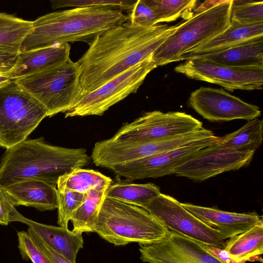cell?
Listing matches in <instances>:
<instances>
[{"label": "cell", "mask_w": 263, "mask_h": 263, "mask_svg": "<svg viewBox=\"0 0 263 263\" xmlns=\"http://www.w3.org/2000/svg\"><path fill=\"white\" fill-rule=\"evenodd\" d=\"M177 25L146 28L126 22L97 36L77 62L80 69L82 96L151 56Z\"/></svg>", "instance_id": "cell-1"}, {"label": "cell", "mask_w": 263, "mask_h": 263, "mask_svg": "<svg viewBox=\"0 0 263 263\" xmlns=\"http://www.w3.org/2000/svg\"><path fill=\"white\" fill-rule=\"evenodd\" d=\"M90 161L84 148L53 145L42 137L26 139L6 149L0 162V187L30 180L57 185L60 177L87 166Z\"/></svg>", "instance_id": "cell-2"}, {"label": "cell", "mask_w": 263, "mask_h": 263, "mask_svg": "<svg viewBox=\"0 0 263 263\" xmlns=\"http://www.w3.org/2000/svg\"><path fill=\"white\" fill-rule=\"evenodd\" d=\"M127 21L122 10L108 7H77L49 13L33 21L20 52L55 43L84 42L89 45L99 35Z\"/></svg>", "instance_id": "cell-3"}, {"label": "cell", "mask_w": 263, "mask_h": 263, "mask_svg": "<svg viewBox=\"0 0 263 263\" xmlns=\"http://www.w3.org/2000/svg\"><path fill=\"white\" fill-rule=\"evenodd\" d=\"M232 0L206 1L191 16L177 24L176 30L153 53L157 67L180 61V58L222 33L231 25Z\"/></svg>", "instance_id": "cell-4"}, {"label": "cell", "mask_w": 263, "mask_h": 263, "mask_svg": "<svg viewBox=\"0 0 263 263\" xmlns=\"http://www.w3.org/2000/svg\"><path fill=\"white\" fill-rule=\"evenodd\" d=\"M94 232L120 246L132 242L155 243L166 237L170 231L142 208L105 197Z\"/></svg>", "instance_id": "cell-5"}, {"label": "cell", "mask_w": 263, "mask_h": 263, "mask_svg": "<svg viewBox=\"0 0 263 263\" xmlns=\"http://www.w3.org/2000/svg\"><path fill=\"white\" fill-rule=\"evenodd\" d=\"M80 77L78 64L70 59L63 65L16 81L44 107L50 117L67 112L79 101L82 96Z\"/></svg>", "instance_id": "cell-6"}, {"label": "cell", "mask_w": 263, "mask_h": 263, "mask_svg": "<svg viewBox=\"0 0 263 263\" xmlns=\"http://www.w3.org/2000/svg\"><path fill=\"white\" fill-rule=\"evenodd\" d=\"M47 117L44 107L16 81L0 88V146L25 140Z\"/></svg>", "instance_id": "cell-7"}, {"label": "cell", "mask_w": 263, "mask_h": 263, "mask_svg": "<svg viewBox=\"0 0 263 263\" xmlns=\"http://www.w3.org/2000/svg\"><path fill=\"white\" fill-rule=\"evenodd\" d=\"M152 54L137 65L110 80L95 90L83 95L65 118L90 115L102 116L111 106L135 93L147 75L156 67Z\"/></svg>", "instance_id": "cell-8"}, {"label": "cell", "mask_w": 263, "mask_h": 263, "mask_svg": "<svg viewBox=\"0 0 263 263\" xmlns=\"http://www.w3.org/2000/svg\"><path fill=\"white\" fill-rule=\"evenodd\" d=\"M202 123L185 112H145L126 123L110 138L117 142H149L170 138L201 128Z\"/></svg>", "instance_id": "cell-9"}, {"label": "cell", "mask_w": 263, "mask_h": 263, "mask_svg": "<svg viewBox=\"0 0 263 263\" xmlns=\"http://www.w3.org/2000/svg\"><path fill=\"white\" fill-rule=\"evenodd\" d=\"M140 207L147 211L169 231L203 245L224 249L219 234L184 208L174 197L161 193Z\"/></svg>", "instance_id": "cell-10"}, {"label": "cell", "mask_w": 263, "mask_h": 263, "mask_svg": "<svg viewBox=\"0 0 263 263\" xmlns=\"http://www.w3.org/2000/svg\"><path fill=\"white\" fill-rule=\"evenodd\" d=\"M174 70L190 79L218 84L231 91L262 88L263 66L232 67L193 58L185 60Z\"/></svg>", "instance_id": "cell-11"}, {"label": "cell", "mask_w": 263, "mask_h": 263, "mask_svg": "<svg viewBox=\"0 0 263 263\" xmlns=\"http://www.w3.org/2000/svg\"><path fill=\"white\" fill-rule=\"evenodd\" d=\"M194 140L192 133L149 142H117L108 139L95 143L90 158L96 166L110 170L117 165L177 148Z\"/></svg>", "instance_id": "cell-12"}, {"label": "cell", "mask_w": 263, "mask_h": 263, "mask_svg": "<svg viewBox=\"0 0 263 263\" xmlns=\"http://www.w3.org/2000/svg\"><path fill=\"white\" fill-rule=\"evenodd\" d=\"M220 137H204L177 148L114 166L110 169L128 181L156 178L173 174L175 168L200 150L216 143Z\"/></svg>", "instance_id": "cell-13"}, {"label": "cell", "mask_w": 263, "mask_h": 263, "mask_svg": "<svg viewBox=\"0 0 263 263\" xmlns=\"http://www.w3.org/2000/svg\"><path fill=\"white\" fill-rule=\"evenodd\" d=\"M254 153L224 147L217 142L200 150L177 166L173 174L195 181H202L248 165Z\"/></svg>", "instance_id": "cell-14"}, {"label": "cell", "mask_w": 263, "mask_h": 263, "mask_svg": "<svg viewBox=\"0 0 263 263\" xmlns=\"http://www.w3.org/2000/svg\"><path fill=\"white\" fill-rule=\"evenodd\" d=\"M189 101L193 109L211 121H249L261 115L259 107L244 102L222 88L201 87L191 93Z\"/></svg>", "instance_id": "cell-15"}, {"label": "cell", "mask_w": 263, "mask_h": 263, "mask_svg": "<svg viewBox=\"0 0 263 263\" xmlns=\"http://www.w3.org/2000/svg\"><path fill=\"white\" fill-rule=\"evenodd\" d=\"M140 259L147 263H223L203 245L170 231L161 240L139 245Z\"/></svg>", "instance_id": "cell-16"}, {"label": "cell", "mask_w": 263, "mask_h": 263, "mask_svg": "<svg viewBox=\"0 0 263 263\" xmlns=\"http://www.w3.org/2000/svg\"><path fill=\"white\" fill-rule=\"evenodd\" d=\"M182 206L208 227L217 232L223 240L240 234L262 220L256 212L238 213L182 203Z\"/></svg>", "instance_id": "cell-17"}, {"label": "cell", "mask_w": 263, "mask_h": 263, "mask_svg": "<svg viewBox=\"0 0 263 263\" xmlns=\"http://www.w3.org/2000/svg\"><path fill=\"white\" fill-rule=\"evenodd\" d=\"M69 43H55L42 48L20 52L15 64L8 73L11 80L47 70L69 60Z\"/></svg>", "instance_id": "cell-18"}, {"label": "cell", "mask_w": 263, "mask_h": 263, "mask_svg": "<svg viewBox=\"0 0 263 263\" xmlns=\"http://www.w3.org/2000/svg\"><path fill=\"white\" fill-rule=\"evenodd\" d=\"M10 221L26 224L71 263H76L78 253L84 246L82 234L74 233L60 226L47 225L31 220L23 216L15 208L12 212Z\"/></svg>", "instance_id": "cell-19"}, {"label": "cell", "mask_w": 263, "mask_h": 263, "mask_svg": "<svg viewBox=\"0 0 263 263\" xmlns=\"http://www.w3.org/2000/svg\"><path fill=\"white\" fill-rule=\"evenodd\" d=\"M263 39V23L241 24L231 21L222 33L186 52L180 61L224 50L241 44Z\"/></svg>", "instance_id": "cell-20"}, {"label": "cell", "mask_w": 263, "mask_h": 263, "mask_svg": "<svg viewBox=\"0 0 263 263\" xmlns=\"http://www.w3.org/2000/svg\"><path fill=\"white\" fill-rule=\"evenodd\" d=\"M3 189L14 206L24 205L40 211H52L58 208V190L55 184L30 180Z\"/></svg>", "instance_id": "cell-21"}, {"label": "cell", "mask_w": 263, "mask_h": 263, "mask_svg": "<svg viewBox=\"0 0 263 263\" xmlns=\"http://www.w3.org/2000/svg\"><path fill=\"white\" fill-rule=\"evenodd\" d=\"M193 58H201L232 67L263 66V39L189 59Z\"/></svg>", "instance_id": "cell-22"}, {"label": "cell", "mask_w": 263, "mask_h": 263, "mask_svg": "<svg viewBox=\"0 0 263 263\" xmlns=\"http://www.w3.org/2000/svg\"><path fill=\"white\" fill-rule=\"evenodd\" d=\"M237 261L262 262L263 220L225 241L224 249Z\"/></svg>", "instance_id": "cell-23"}, {"label": "cell", "mask_w": 263, "mask_h": 263, "mask_svg": "<svg viewBox=\"0 0 263 263\" xmlns=\"http://www.w3.org/2000/svg\"><path fill=\"white\" fill-rule=\"evenodd\" d=\"M109 186H99L87 192L85 199L71 217L73 232L80 234L94 232L98 214Z\"/></svg>", "instance_id": "cell-24"}, {"label": "cell", "mask_w": 263, "mask_h": 263, "mask_svg": "<svg viewBox=\"0 0 263 263\" xmlns=\"http://www.w3.org/2000/svg\"><path fill=\"white\" fill-rule=\"evenodd\" d=\"M263 121L258 118L249 120L232 133L220 137L217 143L224 147L241 152H253L262 141Z\"/></svg>", "instance_id": "cell-25"}, {"label": "cell", "mask_w": 263, "mask_h": 263, "mask_svg": "<svg viewBox=\"0 0 263 263\" xmlns=\"http://www.w3.org/2000/svg\"><path fill=\"white\" fill-rule=\"evenodd\" d=\"M111 179L93 170L79 168L63 175L58 179L57 186L61 193L77 192L87 193L99 186L110 185Z\"/></svg>", "instance_id": "cell-26"}, {"label": "cell", "mask_w": 263, "mask_h": 263, "mask_svg": "<svg viewBox=\"0 0 263 263\" xmlns=\"http://www.w3.org/2000/svg\"><path fill=\"white\" fill-rule=\"evenodd\" d=\"M32 27L33 21L0 13V50L18 53L23 40Z\"/></svg>", "instance_id": "cell-27"}, {"label": "cell", "mask_w": 263, "mask_h": 263, "mask_svg": "<svg viewBox=\"0 0 263 263\" xmlns=\"http://www.w3.org/2000/svg\"><path fill=\"white\" fill-rule=\"evenodd\" d=\"M160 194L159 187L152 183L136 184L119 182L108 186L105 197L140 207Z\"/></svg>", "instance_id": "cell-28"}, {"label": "cell", "mask_w": 263, "mask_h": 263, "mask_svg": "<svg viewBox=\"0 0 263 263\" xmlns=\"http://www.w3.org/2000/svg\"><path fill=\"white\" fill-rule=\"evenodd\" d=\"M158 14L161 22L174 21L179 17L190 18L195 9V0H143Z\"/></svg>", "instance_id": "cell-29"}, {"label": "cell", "mask_w": 263, "mask_h": 263, "mask_svg": "<svg viewBox=\"0 0 263 263\" xmlns=\"http://www.w3.org/2000/svg\"><path fill=\"white\" fill-rule=\"evenodd\" d=\"M231 21L246 25L263 23V2L232 0Z\"/></svg>", "instance_id": "cell-30"}, {"label": "cell", "mask_w": 263, "mask_h": 263, "mask_svg": "<svg viewBox=\"0 0 263 263\" xmlns=\"http://www.w3.org/2000/svg\"><path fill=\"white\" fill-rule=\"evenodd\" d=\"M87 193L77 192L61 193L58 191L57 223L60 227L68 229V222L72 215L84 201Z\"/></svg>", "instance_id": "cell-31"}, {"label": "cell", "mask_w": 263, "mask_h": 263, "mask_svg": "<svg viewBox=\"0 0 263 263\" xmlns=\"http://www.w3.org/2000/svg\"><path fill=\"white\" fill-rule=\"evenodd\" d=\"M137 1L125 0H55L50 1L53 9L68 7H108L128 10Z\"/></svg>", "instance_id": "cell-32"}, {"label": "cell", "mask_w": 263, "mask_h": 263, "mask_svg": "<svg viewBox=\"0 0 263 263\" xmlns=\"http://www.w3.org/2000/svg\"><path fill=\"white\" fill-rule=\"evenodd\" d=\"M127 22L135 26L152 27L157 25L160 20L157 13L143 0H138L127 10Z\"/></svg>", "instance_id": "cell-33"}, {"label": "cell", "mask_w": 263, "mask_h": 263, "mask_svg": "<svg viewBox=\"0 0 263 263\" xmlns=\"http://www.w3.org/2000/svg\"><path fill=\"white\" fill-rule=\"evenodd\" d=\"M17 235L18 248L24 260H30L32 263H51L35 244L27 231H18Z\"/></svg>", "instance_id": "cell-34"}, {"label": "cell", "mask_w": 263, "mask_h": 263, "mask_svg": "<svg viewBox=\"0 0 263 263\" xmlns=\"http://www.w3.org/2000/svg\"><path fill=\"white\" fill-rule=\"evenodd\" d=\"M27 232L35 244L48 258L51 263H71L63 255L52 248L32 228L29 227Z\"/></svg>", "instance_id": "cell-35"}, {"label": "cell", "mask_w": 263, "mask_h": 263, "mask_svg": "<svg viewBox=\"0 0 263 263\" xmlns=\"http://www.w3.org/2000/svg\"><path fill=\"white\" fill-rule=\"evenodd\" d=\"M14 208L5 190L0 187V224L7 226L10 222L11 214Z\"/></svg>", "instance_id": "cell-36"}, {"label": "cell", "mask_w": 263, "mask_h": 263, "mask_svg": "<svg viewBox=\"0 0 263 263\" xmlns=\"http://www.w3.org/2000/svg\"><path fill=\"white\" fill-rule=\"evenodd\" d=\"M18 53L0 50V74L9 73L14 66Z\"/></svg>", "instance_id": "cell-37"}, {"label": "cell", "mask_w": 263, "mask_h": 263, "mask_svg": "<svg viewBox=\"0 0 263 263\" xmlns=\"http://www.w3.org/2000/svg\"><path fill=\"white\" fill-rule=\"evenodd\" d=\"M204 248L223 263H246L235 260L230 254L223 249L203 245Z\"/></svg>", "instance_id": "cell-38"}, {"label": "cell", "mask_w": 263, "mask_h": 263, "mask_svg": "<svg viewBox=\"0 0 263 263\" xmlns=\"http://www.w3.org/2000/svg\"><path fill=\"white\" fill-rule=\"evenodd\" d=\"M11 81L8 74H0V88L4 86Z\"/></svg>", "instance_id": "cell-39"}]
</instances>
